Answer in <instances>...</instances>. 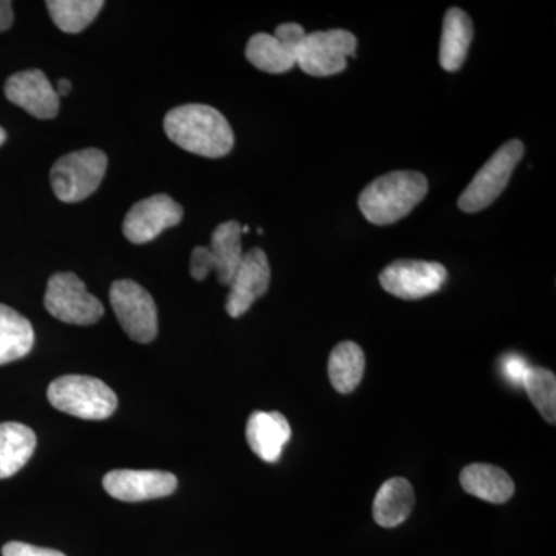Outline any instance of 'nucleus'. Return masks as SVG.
<instances>
[{
	"mask_svg": "<svg viewBox=\"0 0 556 556\" xmlns=\"http://www.w3.org/2000/svg\"><path fill=\"white\" fill-rule=\"evenodd\" d=\"M167 137L204 159H222L233 148L232 127L217 109L206 104H186L170 110L164 118Z\"/></svg>",
	"mask_w": 556,
	"mask_h": 556,
	"instance_id": "nucleus-1",
	"label": "nucleus"
},
{
	"mask_svg": "<svg viewBox=\"0 0 556 556\" xmlns=\"http://www.w3.org/2000/svg\"><path fill=\"white\" fill-rule=\"evenodd\" d=\"M427 192V178L419 172H390L362 190L358 208L372 225H393L407 217Z\"/></svg>",
	"mask_w": 556,
	"mask_h": 556,
	"instance_id": "nucleus-2",
	"label": "nucleus"
},
{
	"mask_svg": "<svg viewBox=\"0 0 556 556\" xmlns=\"http://www.w3.org/2000/svg\"><path fill=\"white\" fill-rule=\"evenodd\" d=\"M47 394L54 408L79 419H108L118 408L115 391L90 376H62L50 383Z\"/></svg>",
	"mask_w": 556,
	"mask_h": 556,
	"instance_id": "nucleus-3",
	"label": "nucleus"
},
{
	"mask_svg": "<svg viewBox=\"0 0 556 556\" xmlns=\"http://www.w3.org/2000/svg\"><path fill=\"white\" fill-rule=\"evenodd\" d=\"M108 163V155L98 149L78 150L62 156L50 172L54 195L62 203L89 199L100 188Z\"/></svg>",
	"mask_w": 556,
	"mask_h": 556,
	"instance_id": "nucleus-4",
	"label": "nucleus"
},
{
	"mask_svg": "<svg viewBox=\"0 0 556 556\" xmlns=\"http://www.w3.org/2000/svg\"><path fill=\"white\" fill-rule=\"evenodd\" d=\"M525 156V144L519 139H511L503 148L497 149L482 169L475 175L470 185L460 193L457 206L467 214L482 211L504 192L517 169L519 161Z\"/></svg>",
	"mask_w": 556,
	"mask_h": 556,
	"instance_id": "nucleus-5",
	"label": "nucleus"
},
{
	"mask_svg": "<svg viewBox=\"0 0 556 556\" xmlns=\"http://www.w3.org/2000/svg\"><path fill=\"white\" fill-rule=\"evenodd\" d=\"M356 49V36L340 28L306 33L295 53V65L306 75L327 78L342 73L348 58L354 56Z\"/></svg>",
	"mask_w": 556,
	"mask_h": 556,
	"instance_id": "nucleus-6",
	"label": "nucleus"
},
{
	"mask_svg": "<svg viewBox=\"0 0 556 556\" xmlns=\"http://www.w3.org/2000/svg\"><path fill=\"white\" fill-rule=\"evenodd\" d=\"M43 305L58 320L79 327L97 324L104 316L100 300L90 294L84 281L72 273H56L50 277Z\"/></svg>",
	"mask_w": 556,
	"mask_h": 556,
	"instance_id": "nucleus-7",
	"label": "nucleus"
},
{
	"mask_svg": "<svg viewBox=\"0 0 556 556\" xmlns=\"http://www.w3.org/2000/svg\"><path fill=\"white\" fill-rule=\"evenodd\" d=\"M110 305L124 332L138 343H150L159 334L155 300L134 280H118L110 288Z\"/></svg>",
	"mask_w": 556,
	"mask_h": 556,
	"instance_id": "nucleus-8",
	"label": "nucleus"
},
{
	"mask_svg": "<svg viewBox=\"0 0 556 556\" xmlns=\"http://www.w3.org/2000/svg\"><path fill=\"white\" fill-rule=\"evenodd\" d=\"M241 225L239 222H226L215 228L211 237V247L193 249L190 257V276L197 281L206 280L208 273L215 270L218 281L229 287L241 260Z\"/></svg>",
	"mask_w": 556,
	"mask_h": 556,
	"instance_id": "nucleus-9",
	"label": "nucleus"
},
{
	"mask_svg": "<svg viewBox=\"0 0 556 556\" xmlns=\"http://www.w3.org/2000/svg\"><path fill=\"white\" fill-rule=\"evenodd\" d=\"M379 278L388 294L404 300H419L441 291L448 273L441 263L397 260L388 265Z\"/></svg>",
	"mask_w": 556,
	"mask_h": 556,
	"instance_id": "nucleus-10",
	"label": "nucleus"
},
{
	"mask_svg": "<svg viewBox=\"0 0 556 556\" xmlns=\"http://www.w3.org/2000/svg\"><path fill=\"white\" fill-rule=\"evenodd\" d=\"M306 31L299 24H281L274 35L257 33L249 39L248 61L270 75H281L295 67V53Z\"/></svg>",
	"mask_w": 556,
	"mask_h": 556,
	"instance_id": "nucleus-11",
	"label": "nucleus"
},
{
	"mask_svg": "<svg viewBox=\"0 0 556 556\" xmlns=\"http://www.w3.org/2000/svg\"><path fill=\"white\" fill-rule=\"evenodd\" d=\"M182 219V207L169 195L159 193L139 201L127 212L123 232L135 244L153 241L164 230L174 228Z\"/></svg>",
	"mask_w": 556,
	"mask_h": 556,
	"instance_id": "nucleus-12",
	"label": "nucleus"
},
{
	"mask_svg": "<svg viewBox=\"0 0 556 556\" xmlns=\"http://www.w3.org/2000/svg\"><path fill=\"white\" fill-rule=\"evenodd\" d=\"M269 283L270 266L265 251L251 249L243 255L239 269L230 281L226 313L233 318L243 316L254 305L255 300L268 292Z\"/></svg>",
	"mask_w": 556,
	"mask_h": 556,
	"instance_id": "nucleus-13",
	"label": "nucleus"
},
{
	"mask_svg": "<svg viewBox=\"0 0 556 556\" xmlns=\"http://www.w3.org/2000/svg\"><path fill=\"white\" fill-rule=\"evenodd\" d=\"M105 492L124 503L169 496L177 490L175 475L161 470H113L102 479Z\"/></svg>",
	"mask_w": 556,
	"mask_h": 556,
	"instance_id": "nucleus-14",
	"label": "nucleus"
},
{
	"mask_svg": "<svg viewBox=\"0 0 556 556\" xmlns=\"http://www.w3.org/2000/svg\"><path fill=\"white\" fill-rule=\"evenodd\" d=\"M5 97L35 118L51 119L60 112V97L40 70H25L10 76Z\"/></svg>",
	"mask_w": 556,
	"mask_h": 556,
	"instance_id": "nucleus-15",
	"label": "nucleus"
},
{
	"mask_svg": "<svg viewBox=\"0 0 556 556\" xmlns=\"http://www.w3.org/2000/svg\"><path fill=\"white\" fill-rule=\"evenodd\" d=\"M291 434V426L281 413L254 412L249 417L247 426L249 447L265 463L274 464L280 459Z\"/></svg>",
	"mask_w": 556,
	"mask_h": 556,
	"instance_id": "nucleus-16",
	"label": "nucleus"
},
{
	"mask_svg": "<svg viewBox=\"0 0 556 556\" xmlns=\"http://www.w3.org/2000/svg\"><path fill=\"white\" fill-rule=\"evenodd\" d=\"M459 481L468 495L490 504L507 503L515 493L514 479L492 464H470L460 471Z\"/></svg>",
	"mask_w": 556,
	"mask_h": 556,
	"instance_id": "nucleus-17",
	"label": "nucleus"
},
{
	"mask_svg": "<svg viewBox=\"0 0 556 556\" xmlns=\"http://www.w3.org/2000/svg\"><path fill=\"white\" fill-rule=\"evenodd\" d=\"M473 40V24L466 11L450 9L442 25L439 62L445 72H457L467 60Z\"/></svg>",
	"mask_w": 556,
	"mask_h": 556,
	"instance_id": "nucleus-18",
	"label": "nucleus"
},
{
	"mask_svg": "<svg viewBox=\"0 0 556 556\" xmlns=\"http://www.w3.org/2000/svg\"><path fill=\"white\" fill-rule=\"evenodd\" d=\"M415 490L405 478H391L380 486L372 504V517L380 527L401 526L415 508Z\"/></svg>",
	"mask_w": 556,
	"mask_h": 556,
	"instance_id": "nucleus-19",
	"label": "nucleus"
},
{
	"mask_svg": "<svg viewBox=\"0 0 556 556\" xmlns=\"http://www.w3.org/2000/svg\"><path fill=\"white\" fill-rule=\"evenodd\" d=\"M38 439L24 424H0V479L16 475L35 453Z\"/></svg>",
	"mask_w": 556,
	"mask_h": 556,
	"instance_id": "nucleus-20",
	"label": "nucleus"
},
{
	"mask_svg": "<svg viewBox=\"0 0 556 556\" xmlns=\"http://www.w3.org/2000/svg\"><path fill=\"white\" fill-rule=\"evenodd\" d=\"M35 329L27 317L0 303V367L30 354Z\"/></svg>",
	"mask_w": 556,
	"mask_h": 556,
	"instance_id": "nucleus-21",
	"label": "nucleus"
},
{
	"mask_svg": "<svg viewBox=\"0 0 556 556\" xmlns=\"http://www.w3.org/2000/svg\"><path fill=\"white\" fill-rule=\"evenodd\" d=\"M329 379L339 393H353L365 372V354L354 342H342L332 350L328 362Z\"/></svg>",
	"mask_w": 556,
	"mask_h": 556,
	"instance_id": "nucleus-22",
	"label": "nucleus"
},
{
	"mask_svg": "<svg viewBox=\"0 0 556 556\" xmlns=\"http://www.w3.org/2000/svg\"><path fill=\"white\" fill-rule=\"evenodd\" d=\"M102 0H49L47 9L61 31L76 35L86 30L104 9Z\"/></svg>",
	"mask_w": 556,
	"mask_h": 556,
	"instance_id": "nucleus-23",
	"label": "nucleus"
},
{
	"mask_svg": "<svg viewBox=\"0 0 556 556\" xmlns=\"http://www.w3.org/2000/svg\"><path fill=\"white\" fill-rule=\"evenodd\" d=\"M527 396L547 422L556 420V378L546 368L532 367L525 380Z\"/></svg>",
	"mask_w": 556,
	"mask_h": 556,
	"instance_id": "nucleus-24",
	"label": "nucleus"
},
{
	"mask_svg": "<svg viewBox=\"0 0 556 556\" xmlns=\"http://www.w3.org/2000/svg\"><path fill=\"white\" fill-rule=\"evenodd\" d=\"M530 365L527 364L525 357L519 354H508L501 361V371L508 382L514 383L515 387L525 386V380L530 371Z\"/></svg>",
	"mask_w": 556,
	"mask_h": 556,
	"instance_id": "nucleus-25",
	"label": "nucleus"
},
{
	"mask_svg": "<svg viewBox=\"0 0 556 556\" xmlns=\"http://www.w3.org/2000/svg\"><path fill=\"white\" fill-rule=\"evenodd\" d=\"M3 556H65L54 548H46L31 546V544L20 543V541H11L2 548Z\"/></svg>",
	"mask_w": 556,
	"mask_h": 556,
	"instance_id": "nucleus-26",
	"label": "nucleus"
},
{
	"mask_svg": "<svg viewBox=\"0 0 556 556\" xmlns=\"http://www.w3.org/2000/svg\"><path fill=\"white\" fill-rule=\"evenodd\" d=\"M13 21V3L9 0H0V33L10 30Z\"/></svg>",
	"mask_w": 556,
	"mask_h": 556,
	"instance_id": "nucleus-27",
	"label": "nucleus"
},
{
	"mask_svg": "<svg viewBox=\"0 0 556 556\" xmlns=\"http://www.w3.org/2000/svg\"><path fill=\"white\" fill-rule=\"evenodd\" d=\"M70 91H72V83L68 79H61L56 87L58 97H67Z\"/></svg>",
	"mask_w": 556,
	"mask_h": 556,
	"instance_id": "nucleus-28",
	"label": "nucleus"
},
{
	"mask_svg": "<svg viewBox=\"0 0 556 556\" xmlns=\"http://www.w3.org/2000/svg\"><path fill=\"white\" fill-rule=\"evenodd\" d=\"M5 141H7L5 130H3L2 127H0V148H2L3 142H5Z\"/></svg>",
	"mask_w": 556,
	"mask_h": 556,
	"instance_id": "nucleus-29",
	"label": "nucleus"
}]
</instances>
